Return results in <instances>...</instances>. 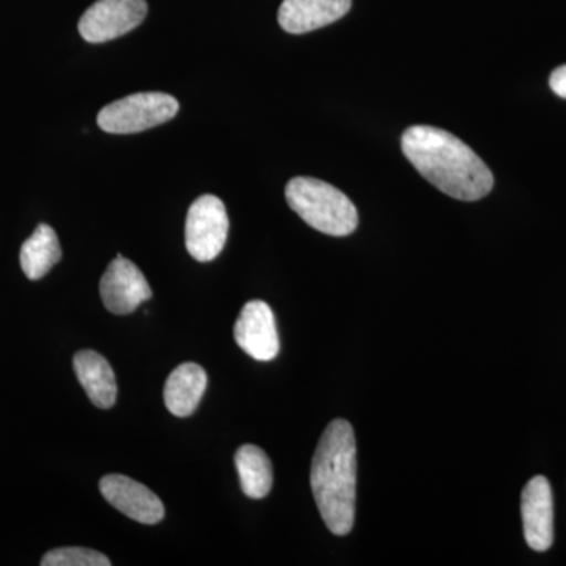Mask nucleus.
Instances as JSON below:
<instances>
[{"mask_svg":"<svg viewBox=\"0 0 566 566\" xmlns=\"http://www.w3.org/2000/svg\"><path fill=\"white\" fill-rule=\"evenodd\" d=\"M401 150L424 180L464 202L483 199L493 189L490 167L463 140L433 126H411L401 137Z\"/></svg>","mask_w":566,"mask_h":566,"instance_id":"nucleus-1","label":"nucleus"},{"mask_svg":"<svg viewBox=\"0 0 566 566\" xmlns=\"http://www.w3.org/2000/svg\"><path fill=\"white\" fill-rule=\"evenodd\" d=\"M356 438L352 423L335 419L319 438L312 460L311 486L326 527L334 535L353 531L356 516Z\"/></svg>","mask_w":566,"mask_h":566,"instance_id":"nucleus-2","label":"nucleus"},{"mask_svg":"<svg viewBox=\"0 0 566 566\" xmlns=\"http://www.w3.org/2000/svg\"><path fill=\"white\" fill-rule=\"evenodd\" d=\"M290 208L312 229L329 237H348L357 229L359 214L340 189L316 178L296 177L285 189Z\"/></svg>","mask_w":566,"mask_h":566,"instance_id":"nucleus-3","label":"nucleus"},{"mask_svg":"<svg viewBox=\"0 0 566 566\" xmlns=\"http://www.w3.org/2000/svg\"><path fill=\"white\" fill-rule=\"evenodd\" d=\"M178 109L180 104L167 93H134L104 106L98 125L104 133L136 134L172 120Z\"/></svg>","mask_w":566,"mask_h":566,"instance_id":"nucleus-4","label":"nucleus"},{"mask_svg":"<svg viewBox=\"0 0 566 566\" xmlns=\"http://www.w3.org/2000/svg\"><path fill=\"white\" fill-rule=\"evenodd\" d=\"M186 249L197 262H211L222 252L229 237V216L219 197H199L186 216Z\"/></svg>","mask_w":566,"mask_h":566,"instance_id":"nucleus-5","label":"nucleus"},{"mask_svg":"<svg viewBox=\"0 0 566 566\" xmlns=\"http://www.w3.org/2000/svg\"><path fill=\"white\" fill-rule=\"evenodd\" d=\"M147 13L145 0H98L82 14L80 33L88 43H106L132 32Z\"/></svg>","mask_w":566,"mask_h":566,"instance_id":"nucleus-6","label":"nucleus"},{"mask_svg":"<svg viewBox=\"0 0 566 566\" xmlns=\"http://www.w3.org/2000/svg\"><path fill=\"white\" fill-rule=\"evenodd\" d=\"M104 307L114 315H129L151 300L150 283L139 268L125 256L112 260L99 282Z\"/></svg>","mask_w":566,"mask_h":566,"instance_id":"nucleus-7","label":"nucleus"},{"mask_svg":"<svg viewBox=\"0 0 566 566\" xmlns=\"http://www.w3.org/2000/svg\"><path fill=\"white\" fill-rule=\"evenodd\" d=\"M233 335L238 346L252 359L268 363L281 352L274 312L264 301L244 305L234 323Z\"/></svg>","mask_w":566,"mask_h":566,"instance_id":"nucleus-8","label":"nucleus"},{"mask_svg":"<svg viewBox=\"0 0 566 566\" xmlns=\"http://www.w3.org/2000/svg\"><path fill=\"white\" fill-rule=\"evenodd\" d=\"M99 493L114 509L140 524L161 523L166 510L161 499L150 488L120 474H111L99 480Z\"/></svg>","mask_w":566,"mask_h":566,"instance_id":"nucleus-9","label":"nucleus"},{"mask_svg":"<svg viewBox=\"0 0 566 566\" xmlns=\"http://www.w3.org/2000/svg\"><path fill=\"white\" fill-rule=\"evenodd\" d=\"M524 538L538 553H545L554 543V497L546 476L536 475L521 495Z\"/></svg>","mask_w":566,"mask_h":566,"instance_id":"nucleus-10","label":"nucleus"},{"mask_svg":"<svg viewBox=\"0 0 566 566\" xmlns=\"http://www.w3.org/2000/svg\"><path fill=\"white\" fill-rule=\"evenodd\" d=\"M352 0H283L279 24L283 31L301 35L322 29L344 18Z\"/></svg>","mask_w":566,"mask_h":566,"instance_id":"nucleus-11","label":"nucleus"},{"mask_svg":"<svg viewBox=\"0 0 566 566\" xmlns=\"http://www.w3.org/2000/svg\"><path fill=\"white\" fill-rule=\"evenodd\" d=\"M74 371L82 389L99 409H109L117 401V381L111 364L102 354L84 349L74 356Z\"/></svg>","mask_w":566,"mask_h":566,"instance_id":"nucleus-12","label":"nucleus"},{"mask_svg":"<svg viewBox=\"0 0 566 566\" xmlns=\"http://www.w3.org/2000/svg\"><path fill=\"white\" fill-rule=\"evenodd\" d=\"M207 385V374L199 364L178 365L164 386V403L174 416L189 417L202 400Z\"/></svg>","mask_w":566,"mask_h":566,"instance_id":"nucleus-13","label":"nucleus"},{"mask_svg":"<svg viewBox=\"0 0 566 566\" xmlns=\"http://www.w3.org/2000/svg\"><path fill=\"white\" fill-rule=\"evenodd\" d=\"M62 260L57 233L48 223H40L35 232L22 244L20 262L31 281H40Z\"/></svg>","mask_w":566,"mask_h":566,"instance_id":"nucleus-14","label":"nucleus"},{"mask_svg":"<svg viewBox=\"0 0 566 566\" xmlns=\"http://www.w3.org/2000/svg\"><path fill=\"white\" fill-rule=\"evenodd\" d=\"M241 490L251 499H263L273 488V464L264 450L253 444L241 446L234 453Z\"/></svg>","mask_w":566,"mask_h":566,"instance_id":"nucleus-15","label":"nucleus"},{"mask_svg":"<svg viewBox=\"0 0 566 566\" xmlns=\"http://www.w3.org/2000/svg\"><path fill=\"white\" fill-rule=\"evenodd\" d=\"M112 562L88 547H57L41 558L43 566H111Z\"/></svg>","mask_w":566,"mask_h":566,"instance_id":"nucleus-16","label":"nucleus"},{"mask_svg":"<svg viewBox=\"0 0 566 566\" xmlns=\"http://www.w3.org/2000/svg\"><path fill=\"white\" fill-rule=\"evenodd\" d=\"M549 85L553 92L560 98L566 99V65L558 66L549 77Z\"/></svg>","mask_w":566,"mask_h":566,"instance_id":"nucleus-17","label":"nucleus"}]
</instances>
